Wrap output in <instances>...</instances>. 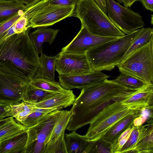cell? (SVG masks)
<instances>
[{"instance_id": "44", "label": "cell", "mask_w": 153, "mask_h": 153, "mask_svg": "<svg viewBox=\"0 0 153 153\" xmlns=\"http://www.w3.org/2000/svg\"><path fill=\"white\" fill-rule=\"evenodd\" d=\"M9 117L0 120V126L5 123L8 119Z\"/></svg>"}, {"instance_id": "20", "label": "cell", "mask_w": 153, "mask_h": 153, "mask_svg": "<svg viewBox=\"0 0 153 153\" xmlns=\"http://www.w3.org/2000/svg\"><path fill=\"white\" fill-rule=\"evenodd\" d=\"M145 125L138 142L131 153H153V121L149 119Z\"/></svg>"}, {"instance_id": "10", "label": "cell", "mask_w": 153, "mask_h": 153, "mask_svg": "<svg viewBox=\"0 0 153 153\" xmlns=\"http://www.w3.org/2000/svg\"><path fill=\"white\" fill-rule=\"evenodd\" d=\"M55 70L59 75L76 76L88 74L93 71L86 53H63L56 56Z\"/></svg>"}, {"instance_id": "24", "label": "cell", "mask_w": 153, "mask_h": 153, "mask_svg": "<svg viewBox=\"0 0 153 153\" xmlns=\"http://www.w3.org/2000/svg\"><path fill=\"white\" fill-rule=\"evenodd\" d=\"M10 106V110L7 113V117H15L19 123L25 120L37 108L34 105L23 101Z\"/></svg>"}, {"instance_id": "33", "label": "cell", "mask_w": 153, "mask_h": 153, "mask_svg": "<svg viewBox=\"0 0 153 153\" xmlns=\"http://www.w3.org/2000/svg\"><path fill=\"white\" fill-rule=\"evenodd\" d=\"M90 141L88 153H112V144L102 137Z\"/></svg>"}, {"instance_id": "13", "label": "cell", "mask_w": 153, "mask_h": 153, "mask_svg": "<svg viewBox=\"0 0 153 153\" xmlns=\"http://www.w3.org/2000/svg\"><path fill=\"white\" fill-rule=\"evenodd\" d=\"M109 77L100 71H94L88 74L76 76L59 75V82L66 90L82 89L108 79Z\"/></svg>"}, {"instance_id": "31", "label": "cell", "mask_w": 153, "mask_h": 153, "mask_svg": "<svg viewBox=\"0 0 153 153\" xmlns=\"http://www.w3.org/2000/svg\"><path fill=\"white\" fill-rule=\"evenodd\" d=\"M145 125H133V129L126 142L123 146L119 153H128L134 149L141 136Z\"/></svg>"}, {"instance_id": "37", "label": "cell", "mask_w": 153, "mask_h": 153, "mask_svg": "<svg viewBox=\"0 0 153 153\" xmlns=\"http://www.w3.org/2000/svg\"><path fill=\"white\" fill-rule=\"evenodd\" d=\"M51 5L59 6H68L76 5L78 0H48Z\"/></svg>"}, {"instance_id": "30", "label": "cell", "mask_w": 153, "mask_h": 153, "mask_svg": "<svg viewBox=\"0 0 153 153\" xmlns=\"http://www.w3.org/2000/svg\"><path fill=\"white\" fill-rule=\"evenodd\" d=\"M42 153H67L65 131L47 143L43 149Z\"/></svg>"}, {"instance_id": "3", "label": "cell", "mask_w": 153, "mask_h": 153, "mask_svg": "<svg viewBox=\"0 0 153 153\" xmlns=\"http://www.w3.org/2000/svg\"><path fill=\"white\" fill-rule=\"evenodd\" d=\"M143 28L88 51L86 53L93 70L111 71L120 64L126 51Z\"/></svg>"}, {"instance_id": "17", "label": "cell", "mask_w": 153, "mask_h": 153, "mask_svg": "<svg viewBox=\"0 0 153 153\" xmlns=\"http://www.w3.org/2000/svg\"><path fill=\"white\" fill-rule=\"evenodd\" d=\"M29 35V38L34 47L39 55L42 53V44L48 42L51 44L53 42L59 30L47 27H39Z\"/></svg>"}, {"instance_id": "38", "label": "cell", "mask_w": 153, "mask_h": 153, "mask_svg": "<svg viewBox=\"0 0 153 153\" xmlns=\"http://www.w3.org/2000/svg\"><path fill=\"white\" fill-rule=\"evenodd\" d=\"M10 108V105L5 104H0V120L7 117V113Z\"/></svg>"}, {"instance_id": "40", "label": "cell", "mask_w": 153, "mask_h": 153, "mask_svg": "<svg viewBox=\"0 0 153 153\" xmlns=\"http://www.w3.org/2000/svg\"><path fill=\"white\" fill-rule=\"evenodd\" d=\"M140 1L147 10L153 11V0H137Z\"/></svg>"}, {"instance_id": "5", "label": "cell", "mask_w": 153, "mask_h": 153, "mask_svg": "<svg viewBox=\"0 0 153 153\" xmlns=\"http://www.w3.org/2000/svg\"><path fill=\"white\" fill-rule=\"evenodd\" d=\"M117 66L120 72L153 85V37Z\"/></svg>"}, {"instance_id": "12", "label": "cell", "mask_w": 153, "mask_h": 153, "mask_svg": "<svg viewBox=\"0 0 153 153\" xmlns=\"http://www.w3.org/2000/svg\"><path fill=\"white\" fill-rule=\"evenodd\" d=\"M120 37L97 36L90 33L82 25L81 29L74 38L61 52L63 53L84 54L91 49Z\"/></svg>"}, {"instance_id": "45", "label": "cell", "mask_w": 153, "mask_h": 153, "mask_svg": "<svg viewBox=\"0 0 153 153\" xmlns=\"http://www.w3.org/2000/svg\"><path fill=\"white\" fill-rule=\"evenodd\" d=\"M117 1L118 3H123V0H117Z\"/></svg>"}, {"instance_id": "1", "label": "cell", "mask_w": 153, "mask_h": 153, "mask_svg": "<svg viewBox=\"0 0 153 153\" xmlns=\"http://www.w3.org/2000/svg\"><path fill=\"white\" fill-rule=\"evenodd\" d=\"M138 90L108 79L82 88L70 110L72 115L66 129L76 131L90 124L104 108L116 101L121 102Z\"/></svg>"}, {"instance_id": "32", "label": "cell", "mask_w": 153, "mask_h": 153, "mask_svg": "<svg viewBox=\"0 0 153 153\" xmlns=\"http://www.w3.org/2000/svg\"><path fill=\"white\" fill-rule=\"evenodd\" d=\"M59 110L56 108H37L29 114L24 121L20 123L27 128L35 125L38 120L45 115L54 111Z\"/></svg>"}, {"instance_id": "36", "label": "cell", "mask_w": 153, "mask_h": 153, "mask_svg": "<svg viewBox=\"0 0 153 153\" xmlns=\"http://www.w3.org/2000/svg\"><path fill=\"white\" fill-rule=\"evenodd\" d=\"M24 14V10H21L15 16L0 26V35L10 28Z\"/></svg>"}, {"instance_id": "9", "label": "cell", "mask_w": 153, "mask_h": 153, "mask_svg": "<svg viewBox=\"0 0 153 153\" xmlns=\"http://www.w3.org/2000/svg\"><path fill=\"white\" fill-rule=\"evenodd\" d=\"M105 1L108 17L113 24L125 34L145 26L139 13L123 6L114 0H105Z\"/></svg>"}, {"instance_id": "43", "label": "cell", "mask_w": 153, "mask_h": 153, "mask_svg": "<svg viewBox=\"0 0 153 153\" xmlns=\"http://www.w3.org/2000/svg\"><path fill=\"white\" fill-rule=\"evenodd\" d=\"M137 0H123V3L125 7H130Z\"/></svg>"}, {"instance_id": "19", "label": "cell", "mask_w": 153, "mask_h": 153, "mask_svg": "<svg viewBox=\"0 0 153 153\" xmlns=\"http://www.w3.org/2000/svg\"><path fill=\"white\" fill-rule=\"evenodd\" d=\"M75 131L65 135L67 153H88L91 141Z\"/></svg>"}, {"instance_id": "15", "label": "cell", "mask_w": 153, "mask_h": 153, "mask_svg": "<svg viewBox=\"0 0 153 153\" xmlns=\"http://www.w3.org/2000/svg\"><path fill=\"white\" fill-rule=\"evenodd\" d=\"M141 111L137 110L121 118L113 125L101 137L113 146L121 135L134 124L135 119L140 116Z\"/></svg>"}, {"instance_id": "29", "label": "cell", "mask_w": 153, "mask_h": 153, "mask_svg": "<svg viewBox=\"0 0 153 153\" xmlns=\"http://www.w3.org/2000/svg\"><path fill=\"white\" fill-rule=\"evenodd\" d=\"M112 81L124 86L135 89L142 88L149 84L134 76L121 72L118 77Z\"/></svg>"}, {"instance_id": "27", "label": "cell", "mask_w": 153, "mask_h": 153, "mask_svg": "<svg viewBox=\"0 0 153 153\" xmlns=\"http://www.w3.org/2000/svg\"><path fill=\"white\" fill-rule=\"evenodd\" d=\"M71 115L70 110H62L56 120L53 129L46 144L51 139L57 137L63 131H65Z\"/></svg>"}, {"instance_id": "35", "label": "cell", "mask_w": 153, "mask_h": 153, "mask_svg": "<svg viewBox=\"0 0 153 153\" xmlns=\"http://www.w3.org/2000/svg\"><path fill=\"white\" fill-rule=\"evenodd\" d=\"M30 28L28 27V22L24 14L21 16L16 22L14 25L15 33H19L25 32Z\"/></svg>"}, {"instance_id": "21", "label": "cell", "mask_w": 153, "mask_h": 153, "mask_svg": "<svg viewBox=\"0 0 153 153\" xmlns=\"http://www.w3.org/2000/svg\"><path fill=\"white\" fill-rule=\"evenodd\" d=\"M55 56H48L43 53L39 57L40 64L34 78H45L55 81Z\"/></svg>"}, {"instance_id": "42", "label": "cell", "mask_w": 153, "mask_h": 153, "mask_svg": "<svg viewBox=\"0 0 153 153\" xmlns=\"http://www.w3.org/2000/svg\"><path fill=\"white\" fill-rule=\"evenodd\" d=\"M96 2L102 10L107 14V10L105 0H95Z\"/></svg>"}, {"instance_id": "6", "label": "cell", "mask_w": 153, "mask_h": 153, "mask_svg": "<svg viewBox=\"0 0 153 153\" xmlns=\"http://www.w3.org/2000/svg\"><path fill=\"white\" fill-rule=\"evenodd\" d=\"M137 110L128 108L116 101L104 108L95 116L85 136L89 140H96L117 121Z\"/></svg>"}, {"instance_id": "34", "label": "cell", "mask_w": 153, "mask_h": 153, "mask_svg": "<svg viewBox=\"0 0 153 153\" xmlns=\"http://www.w3.org/2000/svg\"><path fill=\"white\" fill-rule=\"evenodd\" d=\"M133 125L123 132L120 136L115 144L112 146V153H119L128 139L133 129Z\"/></svg>"}, {"instance_id": "23", "label": "cell", "mask_w": 153, "mask_h": 153, "mask_svg": "<svg viewBox=\"0 0 153 153\" xmlns=\"http://www.w3.org/2000/svg\"><path fill=\"white\" fill-rule=\"evenodd\" d=\"M57 93H58L46 91L36 87L31 84L29 82L26 86L22 100L34 104L47 99Z\"/></svg>"}, {"instance_id": "18", "label": "cell", "mask_w": 153, "mask_h": 153, "mask_svg": "<svg viewBox=\"0 0 153 153\" xmlns=\"http://www.w3.org/2000/svg\"><path fill=\"white\" fill-rule=\"evenodd\" d=\"M27 130L0 142V153H25Z\"/></svg>"}, {"instance_id": "22", "label": "cell", "mask_w": 153, "mask_h": 153, "mask_svg": "<svg viewBox=\"0 0 153 153\" xmlns=\"http://www.w3.org/2000/svg\"><path fill=\"white\" fill-rule=\"evenodd\" d=\"M26 8L16 0H0V26Z\"/></svg>"}, {"instance_id": "46", "label": "cell", "mask_w": 153, "mask_h": 153, "mask_svg": "<svg viewBox=\"0 0 153 153\" xmlns=\"http://www.w3.org/2000/svg\"></svg>"}, {"instance_id": "11", "label": "cell", "mask_w": 153, "mask_h": 153, "mask_svg": "<svg viewBox=\"0 0 153 153\" xmlns=\"http://www.w3.org/2000/svg\"><path fill=\"white\" fill-rule=\"evenodd\" d=\"M29 82L0 72V104L11 105L20 102Z\"/></svg>"}, {"instance_id": "14", "label": "cell", "mask_w": 153, "mask_h": 153, "mask_svg": "<svg viewBox=\"0 0 153 153\" xmlns=\"http://www.w3.org/2000/svg\"><path fill=\"white\" fill-rule=\"evenodd\" d=\"M131 109L142 111L153 109V85L149 84L120 102Z\"/></svg>"}, {"instance_id": "8", "label": "cell", "mask_w": 153, "mask_h": 153, "mask_svg": "<svg viewBox=\"0 0 153 153\" xmlns=\"http://www.w3.org/2000/svg\"><path fill=\"white\" fill-rule=\"evenodd\" d=\"M76 5L59 6L51 5L48 2L34 13L30 10L25 11L28 28L48 27L74 14Z\"/></svg>"}, {"instance_id": "16", "label": "cell", "mask_w": 153, "mask_h": 153, "mask_svg": "<svg viewBox=\"0 0 153 153\" xmlns=\"http://www.w3.org/2000/svg\"><path fill=\"white\" fill-rule=\"evenodd\" d=\"M75 97L72 90H66L64 92L57 93L34 105L38 108H56L61 110L73 105Z\"/></svg>"}, {"instance_id": "26", "label": "cell", "mask_w": 153, "mask_h": 153, "mask_svg": "<svg viewBox=\"0 0 153 153\" xmlns=\"http://www.w3.org/2000/svg\"><path fill=\"white\" fill-rule=\"evenodd\" d=\"M153 37V28L150 27H144L126 51L120 63L137 50L147 44Z\"/></svg>"}, {"instance_id": "25", "label": "cell", "mask_w": 153, "mask_h": 153, "mask_svg": "<svg viewBox=\"0 0 153 153\" xmlns=\"http://www.w3.org/2000/svg\"><path fill=\"white\" fill-rule=\"evenodd\" d=\"M27 130L26 128L20 123L17 122L13 117H9L5 123L0 126V142Z\"/></svg>"}, {"instance_id": "4", "label": "cell", "mask_w": 153, "mask_h": 153, "mask_svg": "<svg viewBox=\"0 0 153 153\" xmlns=\"http://www.w3.org/2000/svg\"><path fill=\"white\" fill-rule=\"evenodd\" d=\"M75 12L81 24L94 35L117 37L126 35L113 24L95 0H78Z\"/></svg>"}, {"instance_id": "7", "label": "cell", "mask_w": 153, "mask_h": 153, "mask_svg": "<svg viewBox=\"0 0 153 153\" xmlns=\"http://www.w3.org/2000/svg\"><path fill=\"white\" fill-rule=\"evenodd\" d=\"M61 111H54L45 115L35 125L27 128L28 137L25 153H42L56 120Z\"/></svg>"}, {"instance_id": "28", "label": "cell", "mask_w": 153, "mask_h": 153, "mask_svg": "<svg viewBox=\"0 0 153 153\" xmlns=\"http://www.w3.org/2000/svg\"><path fill=\"white\" fill-rule=\"evenodd\" d=\"M29 82L36 87L49 91L59 93L64 92L66 90L59 83L45 78H33Z\"/></svg>"}, {"instance_id": "39", "label": "cell", "mask_w": 153, "mask_h": 153, "mask_svg": "<svg viewBox=\"0 0 153 153\" xmlns=\"http://www.w3.org/2000/svg\"><path fill=\"white\" fill-rule=\"evenodd\" d=\"M15 24L7 30L0 35V41L5 39L9 36L15 33Z\"/></svg>"}, {"instance_id": "41", "label": "cell", "mask_w": 153, "mask_h": 153, "mask_svg": "<svg viewBox=\"0 0 153 153\" xmlns=\"http://www.w3.org/2000/svg\"><path fill=\"white\" fill-rule=\"evenodd\" d=\"M19 3L25 5L26 8L32 6L40 1V0H16Z\"/></svg>"}, {"instance_id": "2", "label": "cell", "mask_w": 153, "mask_h": 153, "mask_svg": "<svg viewBox=\"0 0 153 153\" xmlns=\"http://www.w3.org/2000/svg\"><path fill=\"white\" fill-rule=\"evenodd\" d=\"M30 28L0 41V72L30 81L39 65V57L29 36Z\"/></svg>"}]
</instances>
